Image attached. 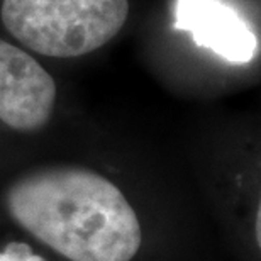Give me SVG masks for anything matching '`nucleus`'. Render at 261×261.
<instances>
[{"label": "nucleus", "instance_id": "20e7f679", "mask_svg": "<svg viewBox=\"0 0 261 261\" xmlns=\"http://www.w3.org/2000/svg\"><path fill=\"white\" fill-rule=\"evenodd\" d=\"M173 29L190 33L198 48L234 65L249 63L258 51L246 19L222 0H176Z\"/></svg>", "mask_w": 261, "mask_h": 261}, {"label": "nucleus", "instance_id": "39448f33", "mask_svg": "<svg viewBox=\"0 0 261 261\" xmlns=\"http://www.w3.org/2000/svg\"><path fill=\"white\" fill-rule=\"evenodd\" d=\"M0 261H46L33 253L29 244L25 243H9L5 251L0 253Z\"/></svg>", "mask_w": 261, "mask_h": 261}, {"label": "nucleus", "instance_id": "f03ea898", "mask_svg": "<svg viewBox=\"0 0 261 261\" xmlns=\"http://www.w3.org/2000/svg\"><path fill=\"white\" fill-rule=\"evenodd\" d=\"M0 17L34 53L75 58L116 38L129 17V0H4Z\"/></svg>", "mask_w": 261, "mask_h": 261}, {"label": "nucleus", "instance_id": "f257e3e1", "mask_svg": "<svg viewBox=\"0 0 261 261\" xmlns=\"http://www.w3.org/2000/svg\"><path fill=\"white\" fill-rule=\"evenodd\" d=\"M5 205L19 226L70 261H130L143 243L122 192L83 166L28 171L9 187Z\"/></svg>", "mask_w": 261, "mask_h": 261}, {"label": "nucleus", "instance_id": "7ed1b4c3", "mask_svg": "<svg viewBox=\"0 0 261 261\" xmlns=\"http://www.w3.org/2000/svg\"><path fill=\"white\" fill-rule=\"evenodd\" d=\"M53 76L17 46L0 39V121L15 130H38L53 116Z\"/></svg>", "mask_w": 261, "mask_h": 261}]
</instances>
